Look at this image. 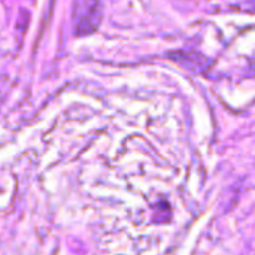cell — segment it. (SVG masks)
<instances>
[{
  "label": "cell",
  "instance_id": "obj_1",
  "mask_svg": "<svg viewBox=\"0 0 255 255\" xmlns=\"http://www.w3.org/2000/svg\"><path fill=\"white\" fill-rule=\"evenodd\" d=\"M72 18L76 34L94 33L103 18V0H73Z\"/></svg>",
  "mask_w": 255,
  "mask_h": 255
}]
</instances>
